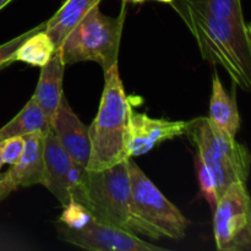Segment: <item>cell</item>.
Segmentation results:
<instances>
[{
  "label": "cell",
  "mask_w": 251,
  "mask_h": 251,
  "mask_svg": "<svg viewBox=\"0 0 251 251\" xmlns=\"http://www.w3.org/2000/svg\"><path fill=\"white\" fill-rule=\"evenodd\" d=\"M124 19L125 1L118 17L102 14L98 6L91 10L59 48L64 64L95 61L102 68L103 74L118 65Z\"/></svg>",
  "instance_id": "5b68a950"
},
{
  "label": "cell",
  "mask_w": 251,
  "mask_h": 251,
  "mask_svg": "<svg viewBox=\"0 0 251 251\" xmlns=\"http://www.w3.org/2000/svg\"><path fill=\"white\" fill-rule=\"evenodd\" d=\"M131 110L118 65H114L104 74L100 109L88 127L91 156L87 171H102L130 158Z\"/></svg>",
  "instance_id": "3957f363"
},
{
  "label": "cell",
  "mask_w": 251,
  "mask_h": 251,
  "mask_svg": "<svg viewBox=\"0 0 251 251\" xmlns=\"http://www.w3.org/2000/svg\"><path fill=\"white\" fill-rule=\"evenodd\" d=\"M196 168H198L199 183H200L201 194H202L203 198L207 200V202L210 203L211 210L213 211L218 201L215 180H213L212 176H211V173L208 172V169L206 168L205 164H203L199 158L196 159Z\"/></svg>",
  "instance_id": "ffe728a7"
},
{
  "label": "cell",
  "mask_w": 251,
  "mask_h": 251,
  "mask_svg": "<svg viewBox=\"0 0 251 251\" xmlns=\"http://www.w3.org/2000/svg\"><path fill=\"white\" fill-rule=\"evenodd\" d=\"M44 134L34 132L24 137V151L19 162L10 166L9 172L20 186L43 184L44 180Z\"/></svg>",
  "instance_id": "7c38bea8"
},
{
  "label": "cell",
  "mask_w": 251,
  "mask_h": 251,
  "mask_svg": "<svg viewBox=\"0 0 251 251\" xmlns=\"http://www.w3.org/2000/svg\"><path fill=\"white\" fill-rule=\"evenodd\" d=\"M24 151V137L16 136L6 139L1 144V158L2 163L14 166L19 162Z\"/></svg>",
  "instance_id": "7402d4cb"
},
{
  "label": "cell",
  "mask_w": 251,
  "mask_h": 251,
  "mask_svg": "<svg viewBox=\"0 0 251 251\" xmlns=\"http://www.w3.org/2000/svg\"><path fill=\"white\" fill-rule=\"evenodd\" d=\"M91 218L92 216L81 203L71 200L68 205L64 206V212L59 218V222L69 228L77 229V228L83 227Z\"/></svg>",
  "instance_id": "d6986e66"
},
{
  "label": "cell",
  "mask_w": 251,
  "mask_h": 251,
  "mask_svg": "<svg viewBox=\"0 0 251 251\" xmlns=\"http://www.w3.org/2000/svg\"><path fill=\"white\" fill-rule=\"evenodd\" d=\"M186 126L188 122L156 119L132 109L130 118L129 157L132 158L146 154L159 142L185 135Z\"/></svg>",
  "instance_id": "30bf717a"
},
{
  "label": "cell",
  "mask_w": 251,
  "mask_h": 251,
  "mask_svg": "<svg viewBox=\"0 0 251 251\" xmlns=\"http://www.w3.org/2000/svg\"><path fill=\"white\" fill-rule=\"evenodd\" d=\"M58 234L64 242L92 251H163L161 247L124 229L91 218L83 227L74 229L56 223Z\"/></svg>",
  "instance_id": "ba28073f"
},
{
  "label": "cell",
  "mask_w": 251,
  "mask_h": 251,
  "mask_svg": "<svg viewBox=\"0 0 251 251\" xmlns=\"http://www.w3.org/2000/svg\"><path fill=\"white\" fill-rule=\"evenodd\" d=\"M213 212V233L220 251L251 250V201L247 183L226 189Z\"/></svg>",
  "instance_id": "8992f818"
},
{
  "label": "cell",
  "mask_w": 251,
  "mask_h": 251,
  "mask_svg": "<svg viewBox=\"0 0 251 251\" xmlns=\"http://www.w3.org/2000/svg\"><path fill=\"white\" fill-rule=\"evenodd\" d=\"M130 185L135 206L142 218L158 228L169 239H183L190 221L158 190L141 168L127 159Z\"/></svg>",
  "instance_id": "52a82bcc"
},
{
  "label": "cell",
  "mask_w": 251,
  "mask_h": 251,
  "mask_svg": "<svg viewBox=\"0 0 251 251\" xmlns=\"http://www.w3.org/2000/svg\"><path fill=\"white\" fill-rule=\"evenodd\" d=\"M48 129V119L32 96L21 112L0 129V141L16 136H26L34 132H46Z\"/></svg>",
  "instance_id": "2e32d148"
},
{
  "label": "cell",
  "mask_w": 251,
  "mask_h": 251,
  "mask_svg": "<svg viewBox=\"0 0 251 251\" xmlns=\"http://www.w3.org/2000/svg\"><path fill=\"white\" fill-rule=\"evenodd\" d=\"M171 5L190 31L202 58L222 66L235 85L250 91V25L203 14L184 0H173Z\"/></svg>",
  "instance_id": "7a4b0ae2"
},
{
  "label": "cell",
  "mask_w": 251,
  "mask_h": 251,
  "mask_svg": "<svg viewBox=\"0 0 251 251\" xmlns=\"http://www.w3.org/2000/svg\"><path fill=\"white\" fill-rule=\"evenodd\" d=\"M46 22L33 27V28H31L29 31L25 32V33L20 34V36L12 38L11 41L6 42V43L0 46V69L4 68V66H7L9 64L14 63V54L15 51L17 50V48H19V47L24 43L25 39H26L27 37L31 36L32 33H34V32L37 31H41V29H44V27H46Z\"/></svg>",
  "instance_id": "44dd1931"
},
{
  "label": "cell",
  "mask_w": 251,
  "mask_h": 251,
  "mask_svg": "<svg viewBox=\"0 0 251 251\" xmlns=\"http://www.w3.org/2000/svg\"><path fill=\"white\" fill-rule=\"evenodd\" d=\"M203 14L244 24L242 0H184Z\"/></svg>",
  "instance_id": "ac0fdd59"
},
{
  "label": "cell",
  "mask_w": 251,
  "mask_h": 251,
  "mask_svg": "<svg viewBox=\"0 0 251 251\" xmlns=\"http://www.w3.org/2000/svg\"><path fill=\"white\" fill-rule=\"evenodd\" d=\"M71 200L81 203L97 221L135 235L159 240L164 233L137 211L130 185L127 159L102 171H87L71 189Z\"/></svg>",
  "instance_id": "6da1fadb"
},
{
  "label": "cell",
  "mask_w": 251,
  "mask_h": 251,
  "mask_svg": "<svg viewBox=\"0 0 251 251\" xmlns=\"http://www.w3.org/2000/svg\"><path fill=\"white\" fill-rule=\"evenodd\" d=\"M10 1H12V0H0V10L6 6Z\"/></svg>",
  "instance_id": "cb8c5ba5"
},
{
  "label": "cell",
  "mask_w": 251,
  "mask_h": 251,
  "mask_svg": "<svg viewBox=\"0 0 251 251\" xmlns=\"http://www.w3.org/2000/svg\"><path fill=\"white\" fill-rule=\"evenodd\" d=\"M55 53V47L44 29L37 31L25 39L14 54V61H22L31 66L46 65Z\"/></svg>",
  "instance_id": "e0dca14e"
},
{
  "label": "cell",
  "mask_w": 251,
  "mask_h": 251,
  "mask_svg": "<svg viewBox=\"0 0 251 251\" xmlns=\"http://www.w3.org/2000/svg\"><path fill=\"white\" fill-rule=\"evenodd\" d=\"M186 135L198 150V158L212 176L218 199L233 183H247L250 171V154L247 147L235 137L216 127L208 118H196L188 122Z\"/></svg>",
  "instance_id": "277c9868"
},
{
  "label": "cell",
  "mask_w": 251,
  "mask_h": 251,
  "mask_svg": "<svg viewBox=\"0 0 251 251\" xmlns=\"http://www.w3.org/2000/svg\"><path fill=\"white\" fill-rule=\"evenodd\" d=\"M1 144L2 141H0V169H1V167L4 166V163H2V158H1Z\"/></svg>",
  "instance_id": "484cf974"
},
{
  "label": "cell",
  "mask_w": 251,
  "mask_h": 251,
  "mask_svg": "<svg viewBox=\"0 0 251 251\" xmlns=\"http://www.w3.org/2000/svg\"><path fill=\"white\" fill-rule=\"evenodd\" d=\"M49 127L74 163L87 169L91 156L88 127L71 109L65 96L61 97L55 113L49 120Z\"/></svg>",
  "instance_id": "9c48e42d"
},
{
  "label": "cell",
  "mask_w": 251,
  "mask_h": 251,
  "mask_svg": "<svg viewBox=\"0 0 251 251\" xmlns=\"http://www.w3.org/2000/svg\"><path fill=\"white\" fill-rule=\"evenodd\" d=\"M17 189H19V185L9 172L0 173V201L6 199L10 194L14 193Z\"/></svg>",
  "instance_id": "603a6c76"
},
{
  "label": "cell",
  "mask_w": 251,
  "mask_h": 251,
  "mask_svg": "<svg viewBox=\"0 0 251 251\" xmlns=\"http://www.w3.org/2000/svg\"><path fill=\"white\" fill-rule=\"evenodd\" d=\"M123 1H130V2H135V4H140V2H144V1H147V0H123Z\"/></svg>",
  "instance_id": "d4e9b609"
},
{
  "label": "cell",
  "mask_w": 251,
  "mask_h": 251,
  "mask_svg": "<svg viewBox=\"0 0 251 251\" xmlns=\"http://www.w3.org/2000/svg\"><path fill=\"white\" fill-rule=\"evenodd\" d=\"M102 0H65L60 9L46 22L44 32L53 42L55 50L63 44L64 39Z\"/></svg>",
  "instance_id": "5bb4252c"
},
{
  "label": "cell",
  "mask_w": 251,
  "mask_h": 251,
  "mask_svg": "<svg viewBox=\"0 0 251 251\" xmlns=\"http://www.w3.org/2000/svg\"><path fill=\"white\" fill-rule=\"evenodd\" d=\"M210 122L230 137H235L240 127V115L237 102L226 92L220 76L215 73L210 100Z\"/></svg>",
  "instance_id": "9a60e30c"
},
{
  "label": "cell",
  "mask_w": 251,
  "mask_h": 251,
  "mask_svg": "<svg viewBox=\"0 0 251 251\" xmlns=\"http://www.w3.org/2000/svg\"><path fill=\"white\" fill-rule=\"evenodd\" d=\"M73 163L71 157L49 127L44 134V180L42 185L55 196L63 207L71 201L69 171Z\"/></svg>",
  "instance_id": "8fae6325"
},
{
  "label": "cell",
  "mask_w": 251,
  "mask_h": 251,
  "mask_svg": "<svg viewBox=\"0 0 251 251\" xmlns=\"http://www.w3.org/2000/svg\"><path fill=\"white\" fill-rule=\"evenodd\" d=\"M65 64L61 58L60 50H55L50 60L42 66L38 85L34 91V100L43 110L46 118L51 119L60 103L63 93V77Z\"/></svg>",
  "instance_id": "4fadbf2b"
},
{
  "label": "cell",
  "mask_w": 251,
  "mask_h": 251,
  "mask_svg": "<svg viewBox=\"0 0 251 251\" xmlns=\"http://www.w3.org/2000/svg\"><path fill=\"white\" fill-rule=\"evenodd\" d=\"M156 1H161V2H166V4H171L173 0H156Z\"/></svg>",
  "instance_id": "4316f807"
}]
</instances>
